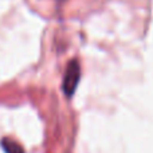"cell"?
I'll use <instances>...</instances> for the list:
<instances>
[{
	"label": "cell",
	"mask_w": 153,
	"mask_h": 153,
	"mask_svg": "<svg viewBox=\"0 0 153 153\" xmlns=\"http://www.w3.org/2000/svg\"><path fill=\"white\" fill-rule=\"evenodd\" d=\"M79 79H81V66L74 59V61H71L67 65V69L63 78V85H62L63 91L67 97H71L75 93L76 86L79 83Z\"/></svg>",
	"instance_id": "1"
},
{
	"label": "cell",
	"mask_w": 153,
	"mask_h": 153,
	"mask_svg": "<svg viewBox=\"0 0 153 153\" xmlns=\"http://www.w3.org/2000/svg\"><path fill=\"white\" fill-rule=\"evenodd\" d=\"M0 144H1V148L5 153H24V149L12 138H1Z\"/></svg>",
	"instance_id": "2"
}]
</instances>
